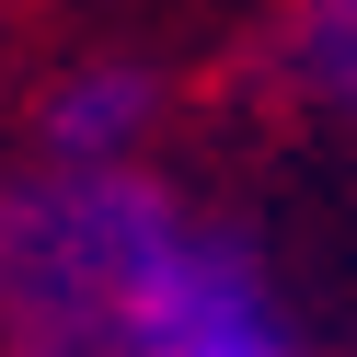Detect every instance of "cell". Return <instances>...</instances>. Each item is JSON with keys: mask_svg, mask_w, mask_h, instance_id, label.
<instances>
[{"mask_svg": "<svg viewBox=\"0 0 357 357\" xmlns=\"http://www.w3.org/2000/svg\"><path fill=\"white\" fill-rule=\"evenodd\" d=\"M0 357H334L288 265L162 162L0 173Z\"/></svg>", "mask_w": 357, "mask_h": 357, "instance_id": "1", "label": "cell"}, {"mask_svg": "<svg viewBox=\"0 0 357 357\" xmlns=\"http://www.w3.org/2000/svg\"><path fill=\"white\" fill-rule=\"evenodd\" d=\"M162 127H173V81L127 47L58 58L24 104V150L47 162H162Z\"/></svg>", "mask_w": 357, "mask_h": 357, "instance_id": "2", "label": "cell"}, {"mask_svg": "<svg viewBox=\"0 0 357 357\" xmlns=\"http://www.w3.org/2000/svg\"><path fill=\"white\" fill-rule=\"evenodd\" d=\"M265 81L334 139H357V0H288L265 35Z\"/></svg>", "mask_w": 357, "mask_h": 357, "instance_id": "3", "label": "cell"}]
</instances>
